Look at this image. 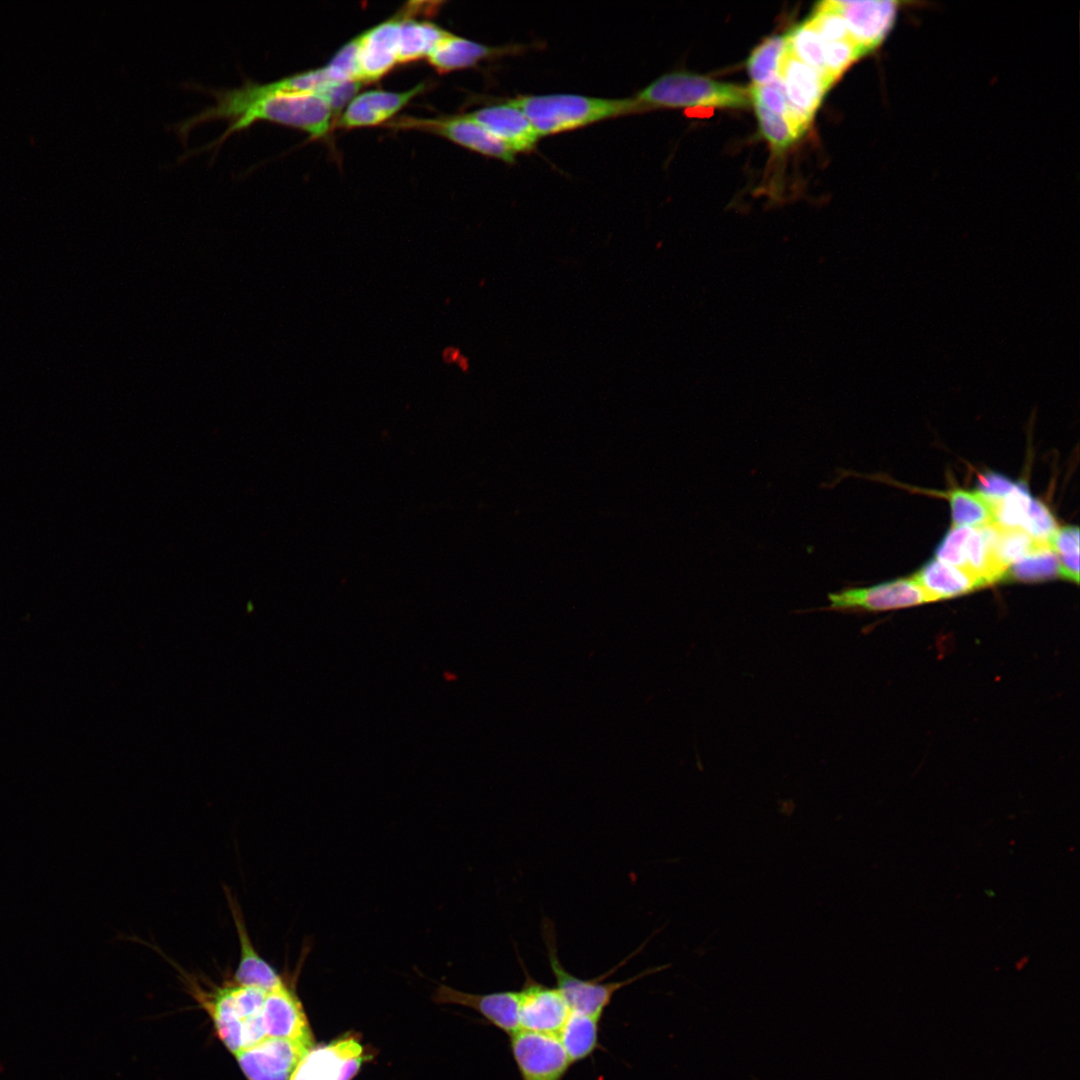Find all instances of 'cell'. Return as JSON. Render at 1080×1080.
Instances as JSON below:
<instances>
[{
  "label": "cell",
  "mask_w": 1080,
  "mask_h": 1080,
  "mask_svg": "<svg viewBox=\"0 0 1080 1080\" xmlns=\"http://www.w3.org/2000/svg\"><path fill=\"white\" fill-rule=\"evenodd\" d=\"M808 19L826 42L844 40L855 42L849 32L845 19L834 7L831 0L819 2L816 5L813 14Z\"/></svg>",
  "instance_id": "4dcf8cb0"
},
{
  "label": "cell",
  "mask_w": 1080,
  "mask_h": 1080,
  "mask_svg": "<svg viewBox=\"0 0 1080 1080\" xmlns=\"http://www.w3.org/2000/svg\"><path fill=\"white\" fill-rule=\"evenodd\" d=\"M449 34L438 25L416 21L408 13L400 15L398 64L428 57L436 45Z\"/></svg>",
  "instance_id": "7402d4cb"
},
{
  "label": "cell",
  "mask_w": 1080,
  "mask_h": 1080,
  "mask_svg": "<svg viewBox=\"0 0 1080 1080\" xmlns=\"http://www.w3.org/2000/svg\"><path fill=\"white\" fill-rule=\"evenodd\" d=\"M1022 529L1035 540L1049 543L1058 526L1048 507L1041 501L1032 498Z\"/></svg>",
  "instance_id": "836d02e7"
},
{
  "label": "cell",
  "mask_w": 1080,
  "mask_h": 1080,
  "mask_svg": "<svg viewBox=\"0 0 1080 1080\" xmlns=\"http://www.w3.org/2000/svg\"><path fill=\"white\" fill-rule=\"evenodd\" d=\"M262 1016L266 1037L312 1038L300 1001L283 981L267 992Z\"/></svg>",
  "instance_id": "e0dca14e"
},
{
  "label": "cell",
  "mask_w": 1080,
  "mask_h": 1080,
  "mask_svg": "<svg viewBox=\"0 0 1080 1080\" xmlns=\"http://www.w3.org/2000/svg\"><path fill=\"white\" fill-rule=\"evenodd\" d=\"M205 1002L219 1038L236 1055L244 1049V1020L232 994L231 983L216 989Z\"/></svg>",
  "instance_id": "44dd1931"
},
{
  "label": "cell",
  "mask_w": 1080,
  "mask_h": 1080,
  "mask_svg": "<svg viewBox=\"0 0 1080 1080\" xmlns=\"http://www.w3.org/2000/svg\"><path fill=\"white\" fill-rule=\"evenodd\" d=\"M542 935L546 947L548 962L551 971L555 977V987L564 997L570 1008V1011L584 1013L601 1019L604 1010L609 1006L613 996L618 990L631 985L632 983L640 980L647 975H651L665 969V966L648 968L625 980L602 982L607 977V975L614 973L630 958H633L636 954H638L639 951H641L642 948L645 946V943H643L639 949L634 951L631 955L624 959V961L620 962L616 967L612 968L607 973L594 979H581L567 971L560 962L557 953L555 927L550 919L545 918L543 920Z\"/></svg>",
  "instance_id": "277c9868"
},
{
  "label": "cell",
  "mask_w": 1080,
  "mask_h": 1080,
  "mask_svg": "<svg viewBox=\"0 0 1080 1080\" xmlns=\"http://www.w3.org/2000/svg\"><path fill=\"white\" fill-rule=\"evenodd\" d=\"M1031 499L1025 484L1016 483L1007 496L991 500L994 508V524L1004 528L1022 529Z\"/></svg>",
  "instance_id": "f546056e"
},
{
  "label": "cell",
  "mask_w": 1080,
  "mask_h": 1080,
  "mask_svg": "<svg viewBox=\"0 0 1080 1080\" xmlns=\"http://www.w3.org/2000/svg\"><path fill=\"white\" fill-rule=\"evenodd\" d=\"M1049 544L1051 550L1058 558V575L1077 584L1079 582L1078 527L1067 526L1058 528L1051 537Z\"/></svg>",
  "instance_id": "f1b7e54d"
},
{
  "label": "cell",
  "mask_w": 1080,
  "mask_h": 1080,
  "mask_svg": "<svg viewBox=\"0 0 1080 1080\" xmlns=\"http://www.w3.org/2000/svg\"><path fill=\"white\" fill-rule=\"evenodd\" d=\"M509 102L523 111L539 137L646 111L635 98L603 99L575 94L526 95Z\"/></svg>",
  "instance_id": "6da1fadb"
},
{
  "label": "cell",
  "mask_w": 1080,
  "mask_h": 1080,
  "mask_svg": "<svg viewBox=\"0 0 1080 1080\" xmlns=\"http://www.w3.org/2000/svg\"><path fill=\"white\" fill-rule=\"evenodd\" d=\"M362 1053V1046L354 1038L312 1048L298 1063L289 1080H338L344 1062L360 1057Z\"/></svg>",
  "instance_id": "d6986e66"
},
{
  "label": "cell",
  "mask_w": 1080,
  "mask_h": 1080,
  "mask_svg": "<svg viewBox=\"0 0 1080 1080\" xmlns=\"http://www.w3.org/2000/svg\"><path fill=\"white\" fill-rule=\"evenodd\" d=\"M387 127L398 130H417L444 137L480 154L512 163L515 153L500 139L470 118L467 114L420 118L400 116Z\"/></svg>",
  "instance_id": "5b68a950"
},
{
  "label": "cell",
  "mask_w": 1080,
  "mask_h": 1080,
  "mask_svg": "<svg viewBox=\"0 0 1080 1080\" xmlns=\"http://www.w3.org/2000/svg\"><path fill=\"white\" fill-rule=\"evenodd\" d=\"M257 121H270L302 130L311 138L325 136L334 126V116L327 103L317 93H274L248 104L232 120L226 130L209 145L221 144L236 131L248 128Z\"/></svg>",
  "instance_id": "7a4b0ae2"
},
{
  "label": "cell",
  "mask_w": 1080,
  "mask_h": 1080,
  "mask_svg": "<svg viewBox=\"0 0 1080 1080\" xmlns=\"http://www.w3.org/2000/svg\"><path fill=\"white\" fill-rule=\"evenodd\" d=\"M361 86L362 82L360 81L336 82L329 84L317 93L329 106L334 116V123L345 107L357 96Z\"/></svg>",
  "instance_id": "d590c367"
},
{
  "label": "cell",
  "mask_w": 1080,
  "mask_h": 1080,
  "mask_svg": "<svg viewBox=\"0 0 1080 1080\" xmlns=\"http://www.w3.org/2000/svg\"><path fill=\"white\" fill-rule=\"evenodd\" d=\"M787 49L785 36L765 39L750 54L747 70L753 84L762 85L778 79L780 60Z\"/></svg>",
  "instance_id": "4316f807"
},
{
  "label": "cell",
  "mask_w": 1080,
  "mask_h": 1080,
  "mask_svg": "<svg viewBox=\"0 0 1080 1080\" xmlns=\"http://www.w3.org/2000/svg\"><path fill=\"white\" fill-rule=\"evenodd\" d=\"M1015 486V482L996 472H987L978 476V491L990 500L1004 498Z\"/></svg>",
  "instance_id": "8d00e7d4"
},
{
  "label": "cell",
  "mask_w": 1080,
  "mask_h": 1080,
  "mask_svg": "<svg viewBox=\"0 0 1080 1080\" xmlns=\"http://www.w3.org/2000/svg\"><path fill=\"white\" fill-rule=\"evenodd\" d=\"M994 526L993 549L999 563L1008 568L1031 553L1050 548L1049 543L1032 538L1021 528Z\"/></svg>",
  "instance_id": "484cf974"
},
{
  "label": "cell",
  "mask_w": 1080,
  "mask_h": 1080,
  "mask_svg": "<svg viewBox=\"0 0 1080 1080\" xmlns=\"http://www.w3.org/2000/svg\"><path fill=\"white\" fill-rule=\"evenodd\" d=\"M829 605L822 610L841 613L879 612L930 602L911 578H901L865 587H846L828 594Z\"/></svg>",
  "instance_id": "8992f818"
},
{
  "label": "cell",
  "mask_w": 1080,
  "mask_h": 1080,
  "mask_svg": "<svg viewBox=\"0 0 1080 1080\" xmlns=\"http://www.w3.org/2000/svg\"><path fill=\"white\" fill-rule=\"evenodd\" d=\"M427 88L426 83L401 92L371 90L355 96L335 121L344 129L376 126L393 117Z\"/></svg>",
  "instance_id": "7c38bea8"
},
{
  "label": "cell",
  "mask_w": 1080,
  "mask_h": 1080,
  "mask_svg": "<svg viewBox=\"0 0 1080 1080\" xmlns=\"http://www.w3.org/2000/svg\"><path fill=\"white\" fill-rule=\"evenodd\" d=\"M312 1048L313 1038L266 1037L235 1056L248 1080H289Z\"/></svg>",
  "instance_id": "52a82bcc"
},
{
  "label": "cell",
  "mask_w": 1080,
  "mask_h": 1080,
  "mask_svg": "<svg viewBox=\"0 0 1080 1080\" xmlns=\"http://www.w3.org/2000/svg\"><path fill=\"white\" fill-rule=\"evenodd\" d=\"M434 1000L474 1009L509 1036L520 1029L518 991L472 994L440 985L435 991Z\"/></svg>",
  "instance_id": "4fadbf2b"
},
{
  "label": "cell",
  "mask_w": 1080,
  "mask_h": 1080,
  "mask_svg": "<svg viewBox=\"0 0 1080 1080\" xmlns=\"http://www.w3.org/2000/svg\"><path fill=\"white\" fill-rule=\"evenodd\" d=\"M785 38L788 51L815 69L832 86L824 61V41L809 19L792 28Z\"/></svg>",
  "instance_id": "d4e9b609"
},
{
  "label": "cell",
  "mask_w": 1080,
  "mask_h": 1080,
  "mask_svg": "<svg viewBox=\"0 0 1080 1080\" xmlns=\"http://www.w3.org/2000/svg\"><path fill=\"white\" fill-rule=\"evenodd\" d=\"M400 16L357 36L362 82L377 81L398 64Z\"/></svg>",
  "instance_id": "5bb4252c"
},
{
  "label": "cell",
  "mask_w": 1080,
  "mask_h": 1080,
  "mask_svg": "<svg viewBox=\"0 0 1080 1080\" xmlns=\"http://www.w3.org/2000/svg\"><path fill=\"white\" fill-rule=\"evenodd\" d=\"M514 47H490L449 32L429 54L428 61L439 73L474 66L479 61L512 52Z\"/></svg>",
  "instance_id": "ffe728a7"
},
{
  "label": "cell",
  "mask_w": 1080,
  "mask_h": 1080,
  "mask_svg": "<svg viewBox=\"0 0 1080 1080\" xmlns=\"http://www.w3.org/2000/svg\"><path fill=\"white\" fill-rule=\"evenodd\" d=\"M646 110L678 107L747 108L750 90L688 72L662 75L634 97Z\"/></svg>",
  "instance_id": "3957f363"
},
{
  "label": "cell",
  "mask_w": 1080,
  "mask_h": 1080,
  "mask_svg": "<svg viewBox=\"0 0 1080 1080\" xmlns=\"http://www.w3.org/2000/svg\"><path fill=\"white\" fill-rule=\"evenodd\" d=\"M972 527L953 526L935 551L936 559L964 570L967 539Z\"/></svg>",
  "instance_id": "e575fe53"
},
{
  "label": "cell",
  "mask_w": 1080,
  "mask_h": 1080,
  "mask_svg": "<svg viewBox=\"0 0 1080 1080\" xmlns=\"http://www.w3.org/2000/svg\"><path fill=\"white\" fill-rule=\"evenodd\" d=\"M510 1048L522 1080H562L572 1065L555 1035L519 1029Z\"/></svg>",
  "instance_id": "ba28073f"
},
{
  "label": "cell",
  "mask_w": 1080,
  "mask_h": 1080,
  "mask_svg": "<svg viewBox=\"0 0 1080 1080\" xmlns=\"http://www.w3.org/2000/svg\"><path fill=\"white\" fill-rule=\"evenodd\" d=\"M333 82L360 81L357 37L341 47L325 66ZM363 83V82H362Z\"/></svg>",
  "instance_id": "d6a6232c"
},
{
  "label": "cell",
  "mask_w": 1080,
  "mask_h": 1080,
  "mask_svg": "<svg viewBox=\"0 0 1080 1080\" xmlns=\"http://www.w3.org/2000/svg\"><path fill=\"white\" fill-rule=\"evenodd\" d=\"M1059 563L1056 554L1051 548H1045L1031 553L1023 559L1012 564L1005 576L1017 581L1034 582L1049 579L1058 575Z\"/></svg>",
  "instance_id": "83f0119b"
},
{
  "label": "cell",
  "mask_w": 1080,
  "mask_h": 1080,
  "mask_svg": "<svg viewBox=\"0 0 1080 1080\" xmlns=\"http://www.w3.org/2000/svg\"><path fill=\"white\" fill-rule=\"evenodd\" d=\"M224 890L240 947V958L233 981L241 985L258 987L268 992L283 980L255 949L238 901L232 896L228 888Z\"/></svg>",
  "instance_id": "2e32d148"
},
{
  "label": "cell",
  "mask_w": 1080,
  "mask_h": 1080,
  "mask_svg": "<svg viewBox=\"0 0 1080 1080\" xmlns=\"http://www.w3.org/2000/svg\"><path fill=\"white\" fill-rule=\"evenodd\" d=\"M518 959L525 975L518 991L520 1029L558 1036L570 1013L567 1002L556 987L536 981Z\"/></svg>",
  "instance_id": "9c48e42d"
},
{
  "label": "cell",
  "mask_w": 1080,
  "mask_h": 1080,
  "mask_svg": "<svg viewBox=\"0 0 1080 1080\" xmlns=\"http://www.w3.org/2000/svg\"><path fill=\"white\" fill-rule=\"evenodd\" d=\"M953 526L972 528L994 524V508L990 499L978 490L962 488L947 493Z\"/></svg>",
  "instance_id": "cb8c5ba5"
},
{
  "label": "cell",
  "mask_w": 1080,
  "mask_h": 1080,
  "mask_svg": "<svg viewBox=\"0 0 1080 1080\" xmlns=\"http://www.w3.org/2000/svg\"><path fill=\"white\" fill-rule=\"evenodd\" d=\"M912 579L930 602L953 598L986 586L971 573L936 558L927 562Z\"/></svg>",
  "instance_id": "ac0fdd59"
},
{
  "label": "cell",
  "mask_w": 1080,
  "mask_h": 1080,
  "mask_svg": "<svg viewBox=\"0 0 1080 1080\" xmlns=\"http://www.w3.org/2000/svg\"><path fill=\"white\" fill-rule=\"evenodd\" d=\"M599 1021L600 1018L570 1011L558 1038L571 1064L588 1058L599 1048Z\"/></svg>",
  "instance_id": "603a6c76"
},
{
  "label": "cell",
  "mask_w": 1080,
  "mask_h": 1080,
  "mask_svg": "<svg viewBox=\"0 0 1080 1080\" xmlns=\"http://www.w3.org/2000/svg\"><path fill=\"white\" fill-rule=\"evenodd\" d=\"M467 115L504 142L514 153L532 150L539 136L534 127L514 104H495Z\"/></svg>",
  "instance_id": "9a60e30c"
},
{
  "label": "cell",
  "mask_w": 1080,
  "mask_h": 1080,
  "mask_svg": "<svg viewBox=\"0 0 1080 1080\" xmlns=\"http://www.w3.org/2000/svg\"><path fill=\"white\" fill-rule=\"evenodd\" d=\"M846 21L849 32L865 55L884 41L891 30L898 3L895 1L831 0Z\"/></svg>",
  "instance_id": "30bf717a"
},
{
  "label": "cell",
  "mask_w": 1080,
  "mask_h": 1080,
  "mask_svg": "<svg viewBox=\"0 0 1080 1080\" xmlns=\"http://www.w3.org/2000/svg\"><path fill=\"white\" fill-rule=\"evenodd\" d=\"M778 77L791 110L809 126L831 86L815 69L800 61L788 49L780 60Z\"/></svg>",
  "instance_id": "8fae6325"
},
{
  "label": "cell",
  "mask_w": 1080,
  "mask_h": 1080,
  "mask_svg": "<svg viewBox=\"0 0 1080 1080\" xmlns=\"http://www.w3.org/2000/svg\"><path fill=\"white\" fill-rule=\"evenodd\" d=\"M752 104L761 132L775 151L786 149L798 139L784 117L771 112L757 102H752Z\"/></svg>",
  "instance_id": "1f68e13d"
}]
</instances>
